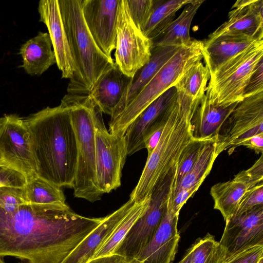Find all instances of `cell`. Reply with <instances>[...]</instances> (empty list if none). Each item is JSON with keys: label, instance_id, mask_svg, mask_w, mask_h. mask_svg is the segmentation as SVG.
Instances as JSON below:
<instances>
[{"label": "cell", "instance_id": "1", "mask_svg": "<svg viewBox=\"0 0 263 263\" xmlns=\"http://www.w3.org/2000/svg\"><path fill=\"white\" fill-rule=\"evenodd\" d=\"M104 217L80 215L66 206L26 203L0 207V257L27 263H62Z\"/></svg>", "mask_w": 263, "mask_h": 263}, {"label": "cell", "instance_id": "2", "mask_svg": "<svg viewBox=\"0 0 263 263\" xmlns=\"http://www.w3.org/2000/svg\"><path fill=\"white\" fill-rule=\"evenodd\" d=\"M71 107L63 99L25 119L37 177L60 188H72L77 165V143Z\"/></svg>", "mask_w": 263, "mask_h": 263}, {"label": "cell", "instance_id": "3", "mask_svg": "<svg viewBox=\"0 0 263 263\" xmlns=\"http://www.w3.org/2000/svg\"><path fill=\"white\" fill-rule=\"evenodd\" d=\"M200 100L178 91L168 106V116L159 140L147 159L129 199L139 203L150 198L156 186L177 166L185 147L194 139L191 120Z\"/></svg>", "mask_w": 263, "mask_h": 263}, {"label": "cell", "instance_id": "4", "mask_svg": "<svg viewBox=\"0 0 263 263\" xmlns=\"http://www.w3.org/2000/svg\"><path fill=\"white\" fill-rule=\"evenodd\" d=\"M76 70L68 94L87 95L100 77L115 64L100 49L83 18L82 0H58Z\"/></svg>", "mask_w": 263, "mask_h": 263}, {"label": "cell", "instance_id": "5", "mask_svg": "<svg viewBox=\"0 0 263 263\" xmlns=\"http://www.w3.org/2000/svg\"><path fill=\"white\" fill-rule=\"evenodd\" d=\"M77 143V165L73 189L75 197L94 202L101 199L96 176L93 109L96 103L89 96L66 95Z\"/></svg>", "mask_w": 263, "mask_h": 263}, {"label": "cell", "instance_id": "6", "mask_svg": "<svg viewBox=\"0 0 263 263\" xmlns=\"http://www.w3.org/2000/svg\"><path fill=\"white\" fill-rule=\"evenodd\" d=\"M203 46L202 41L192 40L180 47L122 113L110 121L109 133L125 135L129 126L152 102L174 86L189 67L201 61Z\"/></svg>", "mask_w": 263, "mask_h": 263}, {"label": "cell", "instance_id": "7", "mask_svg": "<svg viewBox=\"0 0 263 263\" xmlns=\"http://www.w3.org/2000/svg\"><path fill=\"white\" fill-rule=\"evenodd\" d=\"M262 55L263 41L237 54L210 74L205 92L210 102L224 106L241 101L249 79Z\"/></svg>", "mask_w": 263, "mask_h": 263}, {"label": "cell", "instance_id": "8", "mask_svg": "<svg viewBox=\"0 0 263 263\" xmlns=\"http://www.w3.org/2000/svg\"><path fill=\"white\" fill-rule=\"evenodd\" d=\"M102 114L96 104L93 109V120L97 183L103 194L120 186L127 148L125 135L110 133L104 124Z\"/></svg>", "mask_w": 263, "mask_h": 263}, {"label": "cell", "instance_id": "9", "mask_svg": "<svg viewBox=\"0 0 263 263\" xmlns=\"http://www.w3.org/2000/svg\"><path fill=\"white\" fill-rule=\"evenodd\" d=\"M176 169L156 186L145 212L133 226L114 254L135 258L152 240L166 211Z\"/></svg>", "mask_w": 263, "mask_h": 263}, {"label": "cell", "instance_id": "10", "mask_svg": "<svg viewBox=\"0 0 263 263\" xmlns=\"http://www.w3.org/2000/svg\"><path fill=\"white\" fill-rule=\"evenodd\" d=\"M263 133V91L245 97L222 126L214 141L215 153L231 155L247 139Z\"/></svg>", "mask_w": 263, "mask_h": 263}, {"label": "cell", "instance_id": "11", "mask_svg": "<svg viewBox=\"0 0 263 263\" xmlns=\"http://www.w3.org/2000/svg\"><path fill=\"white\" fill-rule=\"evenodd\" d=\"M152 42L137 27L129 14L126 0H120L117 15L115 64L133 78L151 56Z\"/></svg>", "mask_w": 263, "mask_h": 263}, {"label": "cell", "instance_id": "12", "mask_svg": "<svg viewBox=\"0 0 263 263\" xmlns=\"http://www.w3.org/2000/svg\"><path fill=\"white\" fill-rule=\"evenodd\" d=\"M0 158L27 182L37 177L28 128L25 119L16 114L0 118Z\"/></svg>", "mask_w": 263, "mask_h": 263}, {"label": "cell", "instance_id": "13", "mask_svg": "<svg viewBox=\"0 0 263 263\" xmlns=\"http://www.w3.org/2000/svg\"><path fill=\"white\" fill-rule=\"evenodd\" d=\"M219 242L224 250L225 261L251 248L263 246V204L226 221Z\"/></svg>", "mask_w": 263, "mask_h": 263}, {"label": "cell", "instance_id": "14", "mask_svg": "<svg viewBox=\"0 0 263 263\" xmlns=\"http://www.w3.org/2000/svg\"><path fill=\"white\" fill-rule=\"evenodd\" d=\"M120 0H82L86 25L100 49L109 58L115 49Z\"/></svg>", "mask_w": 263, "mask_h": 263}, {"label": "cell", "instance_id": "15", "mask_svg": "<svg viewBox=\"0 0 263 263\" xmlns=\"http://www.w3.org/2000/svg\"><path fill=\"white\" fill-rule=\"evenodd\" d=\"M263 156L247 170L241 171L233 178L214 184L210 194L213 199L214 209L218 210L225 221L232 217L238 205L249 190L262 182Z\"/></svg>", "mask_w": 263, "mask_h": 263}, {"label": "cell", "instance_id": "16", "mask_svg": "<svg viewBox=\"0 0 263 263\" xmlns=\"http://www.w3.org/2000/svg\"><path fill=\"white\" fill-rule=\"evenodd\" d=\"M228 14L227 21L207 39L220 36H244L263 40V1L239 0Z\"/></svg>", "mask_w": 263, "mask_h": 263}, {"label": "cell", "instance_id": "17", "mask_svg": "<svg viewBox=\"0 0 263 263\" xmlns=\"http://www.w3.org/2000/svg\"><path fill=\"white\" fill-rule=\"evenodd\" d=\"M177 92L171 87L152 102L132 123L125 133L127 156L145 148L147 138L162 124L167 116V107Z\"/></svg>", "mask_w": 263, "mask_h": 263}, {"label": "cell", "instance_id": "18", "mask_svg": "<svg viewBox=\"0 0 263 263\" xmlns=\"http://www.w3.org/2000/svg\"><path fill=\"white\" fill-rule=\"evenodd\" d=\"M39 21L47 26L62 78L70 79L76 67L62 18L58 0H41L39 3Z\"/></svg>", "mask_w": 263, "mask_h": 263}, {"label": "cell", "instance_id": "19", "mask_svg": "<svg viewBox=\"0 0 263 263\" xmlns=\"http://www.w3.org/2000/svg\"><path fill=\"white\" fill-rule=\"evenodd\" d=\"M179 215L168 205L165 214L149 243L135 257L141 263H172L180 235L177 230Z\"/></svg>", "mask_w": 263, "mask_h": 263}, {"label": "cell", "instance_id": "20", "mask_svg": "<svg viewBox=\"0 0 263 263\" xmlns=\"http://www.w3.org/2000/svg\"><path fill=\"white\" fill-rule=\"evenodd\" d=\"M238 103L224 106L213 104L205 93L195 107L191 118L193 139L215 141L223 123Z\"/></svg>", "mask_w": 263, "mask_h": 263}, {"label": "cell", "instance_id": "21", "mask_svg": "<svg viewBox=\"0 0 263 263\" xmlns=\"http://www.w3.org/2000/svg\"><path fill=\"white\" fill-rule=\"evenodd\" d=\"M180 47L167 46L152 48L149 61L138 70L132 78L130 84L114 111L110 121L114 120L122 113Z\"/></svg>", "mask_w": 263, "mask_h": 263}, {"label": "cell", "instance_id": "22", "mask_svg": "<svg viewBox=\"0 0 263 263\" xmlns=\"http://www.w3.org/2000/svg\"><path fill=\"white\" fill-rule=\"evenodd\" d=\"M136 202L129 199L102 221L69 254L62 263H87L97 248L111 234L118 224L130 212Z\"/></svg>", "mask_w": 263, "mask_h": 263}, {"label": "cell", "instance_id": "23", "mask_svg": "<svg viewBox=\"0 0 263 263\" xmlns=\"http://www.w3.org/2000/svg\"><path fill=\"white\" fill-rule=\"evenodd\" d=\"M132 80L115 63L100 77L89 95L101 111L111 117Z\"/></svg>", "mask_w": 263, "mask_h": 263}, {"label": "cell", "instance_id": "24", "mask_svg": "<svg viewBox=\"0 0 263 263\" xmlns=\"http://www.w3.org/2000/svg\"><path fill=\"white\" fill-rule=\"evenodd\" d=\"M262 41L244 36H220L202 41V58L210 75L228 60Z\"/></svg>", "mask_w": 263, "mask_h": 263}, {"label": "cell", "instance_id": "25", "mask_svg": "<svg viewBox=\"0 0 263 263\" xmlns=\"http://www.w3.org/2000/svg\"><path fill=\"white\" fill-rule=\"evenodd\" d=\"M52 46L49 33L39 32L37 35L21 46L19 53L23 59L21 67L30 76H41L51 66L56 64Z\"/></svg>", "mask_w": 263, "mask_h": 263}, {"label": "cell", "instance_id": "26", "mask_svg": "<svg viewBox=\"0 0 263 263\" xmlns=\"http://www.w3.org/2000/svg\"><path fill=\"white\" fill-rule=\"evenodd\" d=\"M204 0H192L185 6L179 16L157 38L152 41V48L159 46L182 47L189 44L193 19Z\"/></svg>", "mask_w": 263, "mask_h": 263}, {"label": "cell", "instance_id": "27", "mask_svg": "<svg viewBox=\"0 0 263 263\" xmlns=\"http://www.w3.org/2000/svg\"><path fill=\"white\" fill-rule=\"evenodd\" d=\"M192 0H154L150 17L141 30L151 41L159 36L175 20L177 12Z\"/></svg>", "mask_w": 263, "mask_h": 263}, {"label": "cell", "instance_id": "28", "mask_svg": "<svg viewBox=\"0 0 263 263\" xmlns=\"http://www.w3.org/2000/svg\"><path fill=\"white\" fill-rule=\"evenodd\" d=\"M149 200L150 198L135 204L109 236L97 248L92 259L114 254L133 226L144 213Z\"/></svg>", "mask_w": 263, "mask_h": 263}, {"label": "cell", "instance_id": "29", "mask_svg": "<svg viewBox=\"0 0 263 263\" xmlns=\"http://www.w3.org/2000/svg\"><path fill=\"white\" fill-rule=\"evenodd\" d=\"M214 141H208L204 145L193 167L170 195V198L179 191L200 186L217 157L215 153Z\"/></svg>", "mask_w": 263, "mask_h": 263}, {"label": "cell", "instance_id": "30", "mask_svg": "<svg viewBox=\"0 0 263 263\" xmlns=\"http://www.w3.org/2000/svg\"><path fill=\"white\" fill-rule=\"evenodd\" d=\"M210 78L208 68L199 61L189 67L174 86L192 100H200L205 93Z\"/></svg>", "mask_w": 263, "mask_h": 263}, {"label": "cell", "instance_id": "31", "mask_svg": "<svg viewBox=\"0 0 263 263\" xmlns=\"http://www.w3.org/2000/svg\"><path fill=\"white\" fill-rule=\"evenodd\" d=\"M23 191L27 203L62 206L67 205L62 188L39 177L26 182L23 187Z\"/></svg>", "mask_w": 263, "mask_h": 263}, {"label": "cell", "instance_id": "32", "mask_svg": "<svg viewBox=\"0 0 263 263\" xmlns=\"http://www.w3.org/2000/svg\"><path fill=\"white\" fill-rule=\"evenodd\" d=\"M191 263H223L225 251L214 236L208 233L199 238L190 248Z\"/></svg>", "mask_w": 263, "mask_h": 263}, {"label": "cell", "instance_id": "33", "mask_svg": "<svg viewBox=\"0 0 263 263\" xmlns=\"http://www.w3.org/2000/svg\"><path fill=\"white\" fill-rule=\"evenodd\" d=\"M208 141L193 139L182 151L177 162L171 194L179 184L184 177L191 170L200 151Z\"/></svg>", "mask_w": 263, "mask_h": 263}, {"label": "cell", "instance_id": "34", "mask_svg": "<svg viewBox=\"0 0 263 263\" xmlns=\"http://www.w3.org/2000/svg\"><path fill=\"white\" fill-rule=\"evenodd\" d=\"M130 15L141 31L151 14L154 0H126Z\"/></svg>", "mask_w": 263, "mask_h": 263}, {"label": "cell", "instance_id": "35", "mask_svg": "<svg viewBox=\"0 0 263 263\" xmlns=\"http://www.w3.org/2000/svg\"><path fill=\"white\" fill-rule=\"evenodd\" d=\"M26 203L23 187L0 186V207L5 212H12Z\"/></svg>", "mask_w": 263, "mask_h": 263}, {"label": "cell", "instance_id": "36", "mask_svg": "<svg viewBox=\"0 0 263 263\" xmlns=\"http://www.w3.org/2000/svg\"><path fill=\"white\" fill-rule=\"evenodd\" d=\"M263 204V182L254 186L241 200L234 216L242 214L253 208Z\"/></svg>", "mask_w": 263, "mask_h": 263}, {"label": "cell", "instance_id": "37", "mask_svg": "<svg viewBox=\"0 0 263 263\" xmlns=\"http://www.w3.org/2000/svg\"><path fill=\"white\" fill-rule=\"evenodd\" d=\"M26 182L23 175L7 165L0 158V186L23 187Z\"/></svg>", "mask_w": 263, "mask_h": 263}, {"label": "cell", "instance_id": "38", "mask_svg": "<svg viewBox=\"0 0 263 263\" xmlns=\"http://www.w3.org/2000/svg\"><path fill=\"white\" fill-rule=\"evenodd\" d=\"M263 91V58L257 64L246 89L243 97H249Z\"/></svg>", "mask_w": 263, "mask_h": 263}, {"label": "cell", "instance_id": "39", "mask_svg": "<svg viewBox=\"0 0 263 263\" xmlns=\"http://www.w3.org/2000/svg\"><path fill=\"white\" fill-rule=\"evenodd\" d=\"M263 258V246H257L236 255L223 263H258Z\"/></svg>", "mask_w": 263, "mask_h": 263}, {"label": "cell", "instance_id": "40", "mask_svg": "<svg viewBox=\"0 0 263 263\" xmlns=\"http://www.w3.org/2000/svg\"><path fill=\"white\" fill-rule=\"evenodd\" d=\"M87 263H141L136 258H130L112 254L92 259Z\"/></svg>", "mask_w": 263, "mask_h": 263}, {"label": "cell", "instance_id": "41", "mask_svg": "<svg viewBox=\"0 0 263 263\" xmlns=\"http://www.w3.org/2000/svg\"><path fill=\"white\" fill-rule=\"evenodd\" d=\"M168 109V108H167ZM167 113V116H168ZM167 116L166 120L161 124L159 127L156 129L146 140L145 142V148L147 149L148 152V156L155 149L156 146L159 139L161 136L163 132L165 124L166 123Z\"/></svg>", "mask_w": 263, "mask_h": 263}, {"label": "cell", "instance_id": "42", "mask_svg": "<svg viewBox=\"0 0 263 263\" xmlns=\"http://www.w3.org/2000/svg\"><path fill=\"white\" fill-rule=\"evenodd\" d=\"M240 146H246L253 150L256 154H262L263 133L255 135L244 141Z\"/></svg>", "mask_w": 263, "mask_h": 263}, {"label": "cell", "instance_id": "43", "mask_svg": "<svg viewBox=\"0 0 263 263\" xmlns=\"http://www.w3.org/2000/svg\"><path fill=\"white\" fill-rule=\"evenodd\" d=\"M178 263H191V251L190 248Z\"/></svg>", "mask_w": 263, "mask_h": 263}, {"label": "cell", "instance_id": "44", "mask_svg": "<svg viewBox=\"0 0 263 263\" xmlns=\"http://www.w3.org/2000/svg\"><path fill=\"white\" fill-rule=\"evenodd\" d=\"M258 263H263V258H261Z\"/></svg>", "mask_w": 263, "mask_h": 263}, {"label": "cell", "instance_id": "45", "mask_svg": "<svg viewBox=\"0 0 263 263\" xmlns=\"http://www.w3.org/2000/svg\"></svg>", "mask_w": 263, "mask_h": 263}]
</instances>
